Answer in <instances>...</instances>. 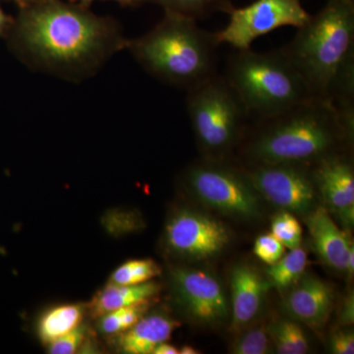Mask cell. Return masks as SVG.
Here are the masks:
<instances>
[{"label":"cell","instance_id":"52a82bcc","mask_svg":"<svg viewBox=\"0 0 354 354\" xmlns=\"http://www.w3.org/2000/svg\"><path fill=\"white\" fill-rule=\"evenodd\" d=\"M227 13V27L215 32L216 39L235 50H249L256 39L279 28L298 29L311 17L301 0H255L241 8L232 6Z\"/></svg>","mask_w":354,"mask_h":354},{"label":"cell","instance_id":"7c38bea8","mask_svg":"<svg viewBox=\"0 0 354 354\" xmlns=\"http://www.w3.org/2000/svg\"><path fill=\"white\" fill-rule=\"evenodd\" d=\"M297 286L285 300L286 312L295 320L312 328H322L332 311L334 291L325 281L306 277L297 281Z\"/></svg>","mask_w":354,"mask_h":354},{"label":"cell","instance_id":"83f0119b","mask_svg":"<svg viewBox=\"0 0 354 354\" xmlns=\"http://www.w3.org/2000/svg\"><path fill=\"white\" fill-rule=\"evenodd\" d=\"M86 339V332L84 328L79 326L75 330L68 334L59 337L57 341L50 344V353L53 354H72L75 353L81 348Z\"/></svg>","mask_w":354,"mask_h":354},{"label":"cell","instance_id":"ffe728a7","mask_svg":"<svg viewBox=\"0 0 354 354\" xmlns=\"http://www.w3.org/2000/svg\"><path fill=\"white\" fill-rule=\"evenodd\" d=\"M277 353L279 354H304L308 353L309 344L304 330L298 324L288 319H279L268 328Z\"/></svg>","mask_w":354,"mask_h":354},{"label":"cell","instance_id":"5b68a950","mask_svg":"<svg viewBox=\"0 0 354 354\" xmlns=\"http://www.w3.org/2000/svg\"><path fill=\"white\" fill-rule=\"evenodd\" d=\"M225 78L249 118L264 120L311 99L308 88L281 50H236L228 58Z\"/></svg>","mask_w":354,"mask_h":354},{"label":"cell","instance_id":"5bb4252c","mask_svg":"<svg viewBox=\"0 0 354 354\" xmlns=\"http://www.w3.org/2000/svg\"><path fill=\"white\" fill-rule=\"evenodd\" d=\"M269 281L247 265H239L230 272V288L232 300V328L239 329L258 315Z\"/></svg>","mask_w":354,"mask_h":354},{"label":"cell","instance_id":"4dcf8cb0","mask_svg":"<svg viewBox=\"0 0 354 354\" xmlns=\"http://www.w3.org/2000/svg\"><path fill=\"white\" fill-rule=\"evenodd\" d=\"M68 1L80 4V6L90 7L91 4L95 1V0H68ZM109 1L118 2L120 6L127 7L139 6H141V4L145 3L144 0H109Z\"/></svg>","mask_w":354,"mask_h":354},{"label":"cell","instance_id":"74e56055","mask_svg":"<svg viewBox=\"0 0 354 354\" xmlns=\"http://www.w3.org/2000/svg\"><path fill=\"white\" fill-rule=\"evenodd\" d=\"M8 1L14 2V3L17 4V6H19V0H8Z\"/></svg>","mask_w":354,"mask_h":354},{"label":"cell","instance_id":"30bf717a","mask_svg":"<svg viewBox=\"0 0 354 354\" xmlns=\"http://www.w3.org/2000/svg\"><path fill=\"white\" fill-rule=\"evenodd\" d=\"M165 236L174 253L196 260L215 257L230 241L221 221L190 209H180L169 218Z\"/></svg>","mask_w":354,"mask_h":354},{"label":"cell","instance_id":"1f68e13d","mask_svg":"<svg viewBox=\"0 0 354 354\" xmlns=\"http://www.w3.org/2000/svg\"><path fill=\"white\" fill-rule=\"evenodd\" d=\"M339 216V220L346 227H353L354 223V205L353 206L346 207V208L337 209L335 211Z\"/></svg>","mask_w":354,"mask_h":354},{"label":"cell","instance_id":"cb8c5ba5","mask_svg":"<svg viewBox=\"0 0 354 354\" xmlns=\"http://www.w3.org/2000/svg\"><path fill=\"white\" fill-rule=\"evenodd\" d=\"M272 234L290 250L297 248L301 244V225L295 216L288 211L281 212L272 218Z\"/></svg>","mask_w":354,"mask_h":354},{"label":"cell","instance_id":"9c48e42d","mask_svg":"<svg viewBox=\"0 0 354 354\" xmlns=\"http://www.w3.org/2000/svg\"><path fill=\"white\" fill-rule=\"evenodd\" d=\"M302 165H254L246 172L256 192L292 213L305 214L313 206L316 185Z\"/></svg>","mask_w":354,"mask_h":354},{"label":"cell","instance_id":"277c9868","mask_svg":"<svg viewBox=\"0 0 354 354\" xmlns=\"http://www.w3.org/2000/svg\"><path fill=\"white\" fill-rule=\"evenodd\" d=\"M218 46L215 32L200 28L196 19L165 12L150 32L129 39L127 50L151 75L188 90L216 74Z\"/></svg>","mask_w":354,"mask_h":354},{"label":"cell","instance_id":"3957f363","mask_svg":"<svg viewBox=\"0 0 354 354\" xmlns=\"http://www.w3.org/2000/svg\"><path fill=\"white\" fill-rule=\"evenodd\" d=\"M258 122L257 133L244 149L254 165L315 164L335 153L342 139H351L354 128V118L317 97Z\"/></svg>","mask_w":354,"mask_h":354},{"label":"cell","instance_id":"d590c367","mask_svg":"<svg viewBox=\"0 0 354 354\" xmlns=\"http://www.w3.org/2000/svg\"><path fill=\"white\" fill-rule=\"evenodd\" d=\"M179 353L181 354H198L200 353V351H198L197 349L193 348V346H183V348L179 349Z\"/></svg>","mask_w":354,"mask_h":354},{"label":"cell","instance_id":"484cf974","mask_svg":"<svg viewBox=\"0 0 354 354\" xmlns=\"http://www.w3.org/2000/svg\"><path fill=\"white\" fill-rule=\"evenodd\" d=\"M106 227L118 234H130L141 230L144 221L136 212L118 211L106 216Z\"/></svg>","mask_w":354,"mask_h":354},{"label":"cell","instance_id":"e0dca14e","mask_svg":"<svg viewBox=\"0 0 354 354\" xmlns=\"http://www.w3.org/2000/svg\"><path fill=\"white\" fill-rule=\"evenodd\" d=\"M160 290V286L151 281L134 286L109 283L92 298L88 305V313L93 318L99 319L114 310L151 301Z\"/></svg>","mask_w":354,"mask_h":354},{"label":"cell","instance_id":"f546056e","mask_svg":"<svg viewBox=\"0 0 354 354\" xmlns=\"http://www.w3.org/2000/svg\"><path fill=\"white\" fill-rule=\"evenodd\" d=\"M341 322L344 325H353L354 321V297L353 293L344 299L341 310Z\"/></svg>","mask_w":354,"mask_h":354},{"label":"cell","instance_id":"2e32d148","mask_svg":"<svg viewBox=\"0 0 354 354\" xmlns=\"http://www.w3.org/2000/svg\"><path fill=\"white\" fill-rule=\"evenodd\" d=\"M179 325L167 314L144 315L130 329L118 334L116 342L123 353L150 354L156 346L167 342Z\"/></svg>","mask_w":354,"mask_h":354},{"label":"cell","instance_id":"ac0fdd59","mask_svg":"<svg viewBox=\"0 0 354 354\" xmlns=\"http://www.w3.org/2000/svg\"><path fill=\"white\" fill-rule=\"evenodd\" d=\"M80 304H62L46 311L39 319L38 335L44 344H50L80 326L84 318Z\"/></svg>","mask_w":354,"mask_h":354},{"label":"cell","instance_id":"7402d4cb","mask_svg":"<svg viewBox=\"0 0 354 354\" xmlns=\"http://www.w3.org/2000/svg\"><path fill=\"white\" fill-rule=\"evenodd\" d=\"M162 270L152 259L130 260L120 266L109 279V283L134 286L147 283L160 276Z\"/></svg>","mask_w":354,"mask_h":354},{"label":"cell","instance_id":"8d00e7d4","mask_svg":"<svg viewBox=\"0 0 354 354\" xmlns=\"http://www.w3.org/2000/svg\"><path fill=\"white\" fill-rule=\"evenodd\" d=\"M41 1V0H19V6H27V4L35 3V2Z\"/></svg>","mask_w":354,"mask_h":354},{"label":"cell","instance_id":"4fadbf2b","mask_svg":"<svg viewBox=\"0 0 354 354\" xmlns=\"http://www.w3.org/2000/svg\"><path fill=\"white\" fill-rule=\"evenodd\" d=\"M312 172L316 189L335 211L354 205V172L351 160L337 153L315 162Z\"/></svg>","mask_w":354,"mask_h":354},{"label":"cell","instance_id":"4316f807","mask_svg":"<svg viewBox=\"0 0 354 354\" xmlns=\"http://www.w3.org/2000/svg\"><path fill=\"white\" fill-rule=\"evenodd\" d=\"M286 247L271 234H263L258 237L254 245V254L262 262L272 265L285 255Z\"/></svg>","mask_w":354,"mask_h":354},{"label":"cell","instance_id":"d6a6232c","mask_svg":"<svg viewBox=\"0 0 354 354\" xmlns=\"http://www.w3.org/2000/svg\"><path fill=\"white\" fill-rule=\"evenodd\" d=\"M14 19L7 15L0 7V35L6 34L8 30L12 29Z\"/></svg>","mask_w":354,"mask_h":354},{"label":"cell","instance_id":"e575fe53","mask_svg":"<svg viewBox=\"0 0 354 354\" xmlns=\"http://www.w3.org/2000/svg\"><path fill=\"white\" fill-rule=\"evenodd\" d=\"M354 270V247L351 246L349 250L348 258H346V272H348L349 277L353 276Z\"/></svg>","mask_w":354,"mask_h":354},{"label":"cell","instance_id":"6da1fadb","mask_svg":"<svg viewBox=\"0 0 354 354\" xmlns=\"http://www.w3.org/2000/svg\"><path fill=\"white\" fill-rule=\"evenodd\" d=\"M18 8L11 30L25 62L65 80L88 78L129 43L118 21L80 4L41 0Z\"/></svg>","mask_w":354,"mask_h":354},{"label":"cell","instance_id":"7a4b0ae2","mask_svg":"<svg viewBox=\"0 0 354 354\" xmlns=\"http://www.w3.org/2000/svg\"><path fill=\"white\" fill-rule=\"evenodd\" d=\"M281 50L312 97L354 118V0H328Z\"/></svg>","mask_w":354,"mask_h":354},{"label":"cell","instance_id":"8fae6325","mask_svg":"<svg viewBox=\"0 0 354 354\" xmlns=\"http://www.w3.org/2000/svg\"><path fill=\"white\" fill-rule=\"evenodd\" d=\"M171 283L179 304L197 322L215 324L227 318L225 291L209 272L176 268L171 272Z\"/></svg>","mask_w":354,"mask_h":354},{"label":"cell","instance_id":"8992f818","mask_svg":"<svg viewBox=\"0 0 354 354\" xmlns=\"http://www.w3.org/2000/svg\"><path fill=\"white\" fill-rule=\"evenodd\" d=\"M186 106L198 142L215 155L234 145L249 118L234 88L218 74L188 88Z\"/></svg>","mask_w":354,"mask_h":354},{"label":"cell","instance_id":"836d02e7","mask_svg":"<svg viewBox=\"0 0 354 354\" xmlns=\"http://www.w3.org/2000/svg\"><path fill=\"white\" fill-rule=\"evenodd\" d=\"M153 354H177L179 353V349H177L176 346H171V344H167V342H162L156 346V348L153 351Z\"/></svg>","mask_w":354,"mask_h":354},{"label":"cell","instance_id":"d6986e66","mask_svg":"<svg viewBox=\"0 0 354 354\" xmlns=\"http://www.w3.org/2000/svg\"><path fill=\"white\" fill-rule=\"evenodd\" d=\"M307 254L304 249H291L274 264L267 269L268 281L270 286L278 290H286L301 278L306 269Z\"/></svg>","mask_w":354,"mask_h":354},{"label":"cell","instance_id":"9a60e30c","mask_svg":"<svg viewBox=\"0 0 354 354\" xmlns=\"http://www.w3.org/2000/svg\"><path fill=\"white\" fill-rule=\"evenodd\" d=\"M314 248L326 264L346 272V258L353 245L348 234L334 223L327 209L320 207L305 220Z\"/></svg>","mask_w":354,"mask_h":354},{"label":"cell","instance_id":"ba28073f","mask_svg":"<svg viewBox=\"0 0 354 354\" xmlns=\"http://www.w3.org/2000/svg\"><path fill=\"white\" fill-rule=\"evenodd\" d=\"M186 183L198 199L225 215L255 218L259 212L257 197L246 174L212 164L191 167Z\"/></svg>","mask_w":354,"mask_h":354},{"label":"cell","instance_id":"44dd1931","mask_svg":"<svg viewBox=\"0 0 354 354\" xmlns=\"http://www.w3.org/2000/svg\"><path fill=\"white\" fill-rule=\"evenodd\" d=\"M144 2L157 4L165 12L181 14L196 20L216 11L227 12L232 7L230 0H144Z\"/></svg>","mask_w":354,"mask_h":354},{"label":"cell","instance_id":"d4e9b609","mask_svg":"<svg viewBox=\"0 0 354 354\" xmlns=\"http://www.w3.org/2000/svg\"><path fill=\"white\" fill-rule=\"evenodd\" d=\"M269 351V334L264 328L247 330L234 342L232 348L234 354H266Z\"/></svg>","mask_w":354,"mask_h":354},{"label":"cell","instance_id":"f1b7e54d","mask_svg":"<svg viewBox=\"0 0 354 354\" xmlns=\"http://www.w3.org/2000/svg\"><path fill=\"white\" fill-rule=\"evenodd\" d=\"M330 353L335 354L354 353V335L353 330H341L334 333L330 339Z\"/></svg>","mask_w":354,"mask_h":354},{"label":"cell","instance_id":"603a6c76","mask_svg":"<svg viewBox=\"0 0 354 354\" xmlns=\"http://www.w3.org/2000/svg\"><path fill=\"white\" fill-rule=\"evenodd\" d=\"M150 302L129 305L102 316L99 318L101 319L99 324L100 330L102 334L113 335L125 332L145 315Z\"/></svg>","mask_w":354,"mask_h":354}]
</instances>
